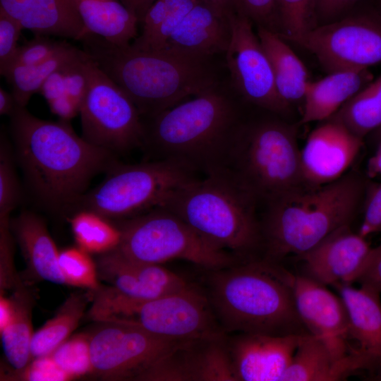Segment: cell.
Instances as JSON below:
<instances>
[{
  "label": "cell",
  "mask_w": 381,
  "mask_h": 381,
  "mask_svg": "<svg viewBox=\"0 0 381 381\" xmlns=\"http://www.w3.org/2000/svg\"><path fill=\"white\" fill-rule=\"evenodd\" d=\"M10 117L14 157L37 201L56 212L75 210L91 179L117 161L78 136L68 121L39 119L18 105Z\"/></svg>",
  "instance_id": "obj_1"
},
{
  "label": "cell",
  "mask_w": 381,
  "mask_h": 381,
  "mask_svg": "<svg viewBox=\"0 0 381 381\" xmlns=\"http://www.w3.org/2000/svg\"><path fill=\"white\" fill-rule=\"evenodd\" d=\"M243 99L230 81L143 119V148L153 159L168 160L209 174L224 167L246 117Z\"/></svg>",
  "instance_id": "obj_2"
},
{
  "label": "cell",
  "mask_w": 381,
  "mask_h": 381,
  "mask_svg": "<svg viewBox=\"0 0 381 381\" xmlns=\"http://www.w3.org/2000/svg\"><path fill=\"white\" fill-rule=\"evenodd\" d=\"M97 66L133 101L143 119L151 118L222 80L216 56L170 49L118 46L86 33L80 40Z\"/></svg>",
  "instance_id": "obj_3"
},
{
  "label": "cell",
  "mask_w": 381,
  "mask_h": 381,
  "mask_svg": "<svg viewBox=\"0 0 381 381\" xmlns=\"http://www.w3.org/2000/svg\"><path fill=\"white\" fill-rule=\"evenodd\" d=\"M211 272L207 297L224 332L310 334L296 308L295 275L278 262L252 260Z\"/></svg>",
  "instance_id": "obj_4"
},
{
  "label": "cell",
  "mask_w": 381,
  "mask_h": 381,
  "mask_svg": "<svg viewBox=\"0 0 381 381\" xmlns=\"http://www.w3.org/2000/svg\"><path fill=\"white\" fill-rule=\"evenodd\" d=\"M367 183L348 174L321 186L304 187L267 202L261 224L265 259L278 262L301 255L328 235L350 224Z\"/></svg>",
  "instance_id": "obj_5"
},
{
  "label": "cell",
  "mask_w": 381,
  "mask_h": 381,
  "mask_svg": "<svg viewBox=\"0 0 381 381\" xmlns=\"http://www.w3.org/2000/svg\"><path fill=\"white\" fill-rule=\"evenodd\" d=\"M257 200L224 169L197 179L172 193L161 206L213 244L237 255L262 244Z\"/></svg>",
  "instance_id": "obj_6"
},
{
  "label": "cell",
  "mask_w": 381,
  "mask_h": 381,
  "mask_svg": "<svg viewBox=\"0 0 381 381\" xmlns=\"http://www.w3.org/2000/svg\"><path fill=\"white\" fill-rule=\"evenodd\" d=\"M223 169L257 202H268L306 185L296 129L277 118L247 119Z\"/></svg>",
  "instance_id": "obj_7"
},
{
  "label": "cell",
  "mask_w": 381,
  "mask_h": 381,
  "mask_svg": "<svg viewBox=\"0 0 381 381\" xmlns=\"http://www.w3.org/2000/svg\"><path fill=\"white\" fill-rule=\"evenodd\" d=\"M91 317L99 322L133 325L174 340H191L225 333L207 296L190 284L159 298L135 301L110 287L95 293Z\"/></svg>",
  "instance_id": "obj_8"
},
{
  "label": "cell",
  "mask_w": 381,
  "mask_h": 381,
  "mask_svg": "<svg viewBox=\"0 0 381 381\" xmlns=\"http://www.w3.org/2000/svg\"><path fill=\"white\" fill-rule=\"evenodd\" d=\"M116 250L140 262L162 264L183 260L210 271L237 264L236 255L205 239L176 214L157 207L120 220Z\"/></svg>",
  "instance_id": "obj_9"
},
{
  "label": "cell",
  "mask_w": 381,
  "mask_h": 381,
  "mask_svg": "<svg viewBox=\"0 0 381 381\" xmlns=\"http://www.w3.org/2000/svg\"><path fill=\"white\" fill-rule=\"evenodd\" d=\"M107 174L83 195L75 210H93L110 219L130 218L161 207L178 189L199 179L188 167L160 159L135 164L116 162Z\"/></svg>",
  "instance_id": "obj_10"
},
{
  "label": "cell",
  "mask_w": 381,
  "mask_h": 381,
  "mask_svg": "<svg viewBox=\"0 0 381 381\" xmlns=\"http://www.w3.org/2000/svg\"><path fill=\"white\" fill-rule=\"evenodd\" d=\"M85 68L87 88L80 111L82 137L114 154L142 147L143 119L133 101L88 54Z\"/></svg>",
  "instance_id": "obj_11"
},
{
  "label": "cell",
  "mask_w": 381,
  "mask_h": 381,
  "mask_svg": "<svg viewBox=\"0 0 381 381\" xmlns=\"http://www.w3.org/2000/svg\"><path fill=\"white\" fill-rule=\"evenodd\" d=\"M293 42L314 54L328 73L368 69L381 63V14L377 9L348 14Z\"/></svg>",
  "instance_id": "obj_12"
},
{
  "label": "cell",
  "mask_w": 381,
  "mask_h": 381,
  "mask_svg": "<svg viewBox=\"0 0 381 381\" xmlns=\"http://www.w3.org/2000/svg\"><path fill=\"white\" fill-rule=\"evenodd\" d=\"M90 334L92 373L104 380H138L156 362L188 341L152 334L139 327L111 321Z\"/></svg>",
  "instance_id": "obj_13"
},
{
  "label": "cell",
  "mask_w": 381,
  "mask_h": 381,
  "mask_svg": "<svg viewBox=\"0 0 381 381\" xmlns=\"http://www.w3.org/2000/svg\"><path fill=\"white\" fill-rule=\"evenodd\" d=\"M231 37L225 52L230 83L243 100L277 115L289 111L279 96L270 61L246 16L234 12L229 16Z\"/></svg>",
  "instance_id": "obj_14"
},
{
  "label": "cell",
  "mask_w": 381,
  "mask_h": 381,
  "mask_svg": "<svg viewBox=\"0 0 381 381\" xmlns=\"http://www.w3.org/2000/svg\"><path fill=\"white\" fill-rule=\"evenodd\" d=\"M138 380L237 381L225 333L183 342Z\"/></svg>",
  "instance_id": "obj_15"
},
{
  "label": "cell",
  "mask_w": 381,
  "mask_h": 381,
  "mask_svg": "<svg viewBox=\"0 0 381 381\" xmlns=\"http://www.w3.org/2000/svg\"><path fill=\"white\" fill-rule=\"evenodd\" d=\"M294 289L297 313L310 334L337 359L359 353L351 342L347 313L339 295L305 274L295 275Z\"/></svg>",
  "instance_id": "obj_16"
},
{
  "label": "cell",
  "mask_w": 381,
  "mask_h": 381,
  "mask_svg": "<svg viewBox=\"0 0 381 381\" xmlns=\"http://www.w3.org/2000/svg\"><path fill=\"white\" fill-rule=\"evenodd\" d=\"M308 135L301 150V164L305 183L318 186L333 182L353 164L363 145L339 121L329 118Z\"/></svg>",
  "instance_id": "obj_17"
},
{
  "label": "cell",
  "mask_w": 381,
  "mask_h": 381,
  "mask_svg": "<svg viewBox=\"0 0 381 381\" xmlns=\"http://www.w3.org/2000/svg\"><path fill=\"white\" fill-rule=\"evenodd\" d=\"M372 250L366 238L354 233L349 224L299 257L304 263L305 275L325 286L336 287L357 282Z\"/></svg>",
  "instance_id": "obj_18"
},
{
  "label": "cell",
  "mask_w": 381,
  "mask_h": 381,
  "mask_svg": "<svg viewBox=\"0 0 381 381\" xmlns=\"http://www.w3.org/2000/svg\"><path fill=\"white\" fill-rule=\"evenodd\" d=\"M306 334L244 333L227 338L237 381H281Z\"/></svg>",
  "instance_id": "obj_19"
},
{
  "label": "cell",
  "mask_w": 381,
  "mask_h": 381,
  "mask_svg": "<svg viewBox=\"0 0 381 381\" xmlns=\"http://www.w3.org/2000/svg\"><path fill=\"white\" fill-rule=\"evenodd\" d=\"M0 8L35 35L80 41L86 34L73 0H0Z\"/></svg>",
  "instance_id": "obj_20"
},
{
  "label": "cell",
  "mask_w": 381,
  "mask_h": 381,
  "mask_svg": "<svg viewBox=\"0 0 381 381\" xmlns=\"http://www.w3.org/2000/svg\"><path fill=\"white\" fill-rule=\"evenodd\" d=\"M362 370H375V366L360 353L337 359L320 339L308 334L298 346L281 381L343 380Z\"/></svg>",
  "instance_id": "obj_21"
},
{
  "label": "cell",
  "mask_w": 381,
  "mask_h": 381,
  "mask_svg": "<svg viewBox=\"0 0 381 381\" xmlns=\"http://www.w3.org/2000/svg\"><path fill=\"white\" fill-rule=\"evenodd\" d=\"M230 37L229 18L198 1L171 35L164 49L216 56L225 54Z\"/></svg>",
  "instance_id": "obj_22"
},
{
  "label": "cell",
  "mask_w": 381,
  "mask_h": 381,
  "mask_svg": "<svg viewBox=\"0 0 381 381\" xmlns=\"http://www.w3.org/2000/svg\"><path fill=\"white\" fill-rule=\"evenodd\" d=\"M335 288L346 308L351 342L375 364L377 370L381 363L380 294L362 285L358 289L351 284Z\"/></svg>",
  "instance_id": "obj_23"
},
{
  "label": "cell",
  "mask_w": 381,
  "mask_h": 381,
  "mask_svg": "<svg viewBox=\"0 0 381 381\" xmlns=\"http://www.w3.org/2000/svg\"><path fill=\"white\" fill-rule=\"evenodd\" d=\"M10 226L30 272L40 279L66 284L59 266V252L42 219L24 211L10 220Z\"/></svg>",
  "instance_id": "obj_24"
},
{
  "label": "cell",
  "mask_w": 381,
  "mask_h": 381,
  "mask_svg": "<svg viewBox=\"0 0 381 381\" xmlns=\"http://www.w3.org/2000/svg\"><path fill=\"white\" fill-rule=\"evenodd\" d=\"M370 76L368 69H365L334 72L319 80H308L300 123L323 121L330 118L363 89Z\"/></svg>",
  "instance_id": "obj_25"
},
{
  "label": "cell",
  "mask_w": 381,
  "mask_h": 381,
  "mask_svg": "<svg viewBox=\"0 0 381 381\" xmlns=\"http://www.w3.org/2000/svg\"><path fill=\"white\" fill-rule=\"evenodd\" d=\"M86 33L118 45L131 44L138 36V20L119 0H73Z\"/></svg>",
  "instance_id": "obj_26"
},
{
  "label": "cell",
  "mask_w": 381,
  "mask_h": 381,
  "mask_svg": "<svg viewBox=\"0 0 381 381\" xmlns=\"http://www.w3.org/2000/svg\"><path fill=\"white\" fill-rule=\"evenodd\" d=\"M257 35L270 61L279 96L289 105L303 99L308 82L305 65L277 32L257 27Z\"/></svg>",
  "instance_id": "obj_27"
},
{
  "label": "cell",
  "mask_w": 381,
  "mask_h": 381,
  "mask_svg": "<svg viewBox=\"0 0 381 381\" xmlns=\"http://www.w3.org/2000/svg\"><path fill=\"white\" fill-rule=\"evenodd\" d=\"M14 311L8 325L0 331L6 360L13 378L30 362V345L33 335L31 322L32 298L23 285L15 289L11 296Z\"/></svg>",
  "instance_id": "obj_28"
},
{
  "label": "cell",
  "mask_w": 381,
  "mask_h": 381,
  "mask_svg": "<svg viewBox=\"0 0 381 381\" xmlns=\"http://www.w3.org/2000/svg\"><path fill=\"white\" fill-rule=\"evenodd\" d=\"M198 0H156L141 21V30L131 44L142 50L162 49Z\"/></svg>",
  "instance_id": "obj_29"
},
{
  "label": "cell",
  "mask_w": 381,
  "mask_h": 381,
  "mask_svg": "<svg viewBox=\"0 0 381 381\" xmlns=\"http://www.w3.org/2000/svg\"><path fill=\"white\" fill-rule=\"evenodd\" d=\"M87 299L82 294H72L55 316L33 334L30 345L32 359L50 355L69 338L83 316Z\"/></svg>",
  "instance_id": "obj_30"
},
{
  "label": "cell",
  "mask_w": 381,
  "mask_h": 381,
  "mask_svg": "<svg viewBox=\"0 0 381 381\" xmlns=\"http://www.w3.org/2000/svg\"><path fill=\"white\" fill-rule=\"evenodd\" d=\"M83 52V49L69 44L62 51L42 63L12 67L5 78L11 85V93L17 104L25 107L30 97L40 92L50 75L79 58Z\"/></svg>",
  "instance_id": "obj_31"
},
{
  "label": "cell",
  "mask_w": 381,
  "mask_h": 381,
  "mask_svg": "<svg viewBox=\"0 0 381 381\" xmlns=\"http://www.w3.org/2000/svg\"><path fill=\"white\" fill-rule=\"evenodd\" d=\"M78 247L90 254H104L118 248L121 231L110 219L93 210L80 209L70 219Z\"/></svg>",
  "instance_id": "obj_32"
},
{
  "label": "cell",
  "mask_w": 381,
  "mask_h": 381,
  "mask_svg": "<svg viewBox=\"0 0 381 381\" xmlns=\"http://www.w3.org/2000/svg\"><path fill=\"white\" fill-rule=\"evenodd\" d=\"M331 118L363 138L381 126V105L365 87Z\"/></svg>",
  "instance_id": "obj_33"
},
{
  "label": "cell",
  "mask_w": 381,
  "mask_h": 381,
  "mask_svg": "<svg viewBox=\"0 0 381 381\" xmlns=\"http://www.w3.org/2000/svg\"><path fill=\"white\" fill-rule=\"evenodd\" d=\"M279 35L294 42L316 27L318 0H276Z\"/></svg>",
  "instance_id": "obj_34"
},
{
  "label": "cell",
  "mask_w": 381,
  "mask_h": 381,
  "mask_svg": "<svg viewBox=\"0 0 381 381\" xmlns=\"http://www.w3.org/2000/svg\"><path fill=\"white\" fill-rule=\"evenodd\" d=\"M59 266L66 284L95 291L101 286L97 267L90 254L78 246L59 251Z\"/></svg>",
  "instance_id": "obj_35"
},
{
  "label": "cell",
  "mask_w": 381,
  "mask_h": 381,
  "mask_svg": "<svg viewBox=\"0 0 381 381\" xmlns=\"http://www.w3.org/2000/svg\"><path fill=\"white\" fill-rule=\"evenodd\" d=\"M50 356L71 380L92 373L90 334H78L68 338Z\"/></svg>",
  "instance_id": "obj_36"
},
{
  "label": "cell",
  "mask_w": 381,
  "mask_h": 381,
  "mask_svg": "<svg viewBox=\"0 0 381 381\" xmlns=\"http://www.w3.org/2000/svg\"><path fill=\"white\" fill-rule=\"evenodd\" d=\"M11 147L4 135L1 134L0 146V220L10 219L11 212L21 198L20 184L14 167Z\"/></svg>",
  "instance_id": "obj_37"
},
{
  "label": "cell",
  "mask_w": 381,
  "mask_h": 381,
  "mask_svg": "<svg viewBox=\"0 0 381 381\" xmlns=\"http://www.w3.org/2000/svg\"><path fill=\"white\" fill-rule=\"evenodd\" d=\"M68 44L66 41L56 40L49 36L35 35L32 40L19 46L12 67L33 66L42 63L62 51Z\"/></svg>",
  "instance_id": "obj_38"
},
{
  "label": "cell",
  "mask_w": 381,
  "mask_h": 381,
  "mask_svg": "<svg viewBox=\"0 0 381 381\" xmlns=\"http://www.w3.org/2000/svg\"><path fill=\"white\" fill-rule=\"evenodd\" d=\"M23 29L16 19L0 8V73L4 77L14 63L19 47L18 41Z\"/></svg>",
  "instance_id": "obj_39"
},
{
  "label": "cell",
  "mask_w": 381,
  "mask_h": 381,
  "mask_svg": "<svg viewBox=\"0 0 381 381\" xmlns=\"http://www.w3.org/2000/svg\"><path fill=\"white\" fill-rule=\"evenodd\" d=\"M21 285L13 267V238L10 219L0 220V287L16 289Z\"/></svg>",
  "instance_id": "obj_40"
},
{
  "label": "cell",
  "mask_w": 381,
  "mask_h": 381,
  "mask_svg": "<svg viewBox=\"0 0 381 381\" xmlns=\"http://www.w3.org/2000/svg\"><path fill=\"white\" fill-rule=\"evenodd\" d=\"M236 11L249 18L257 27L279 34L276 0H236Z\"/></svg>",
  "instance_id": "obj_41"
},
{
  "label": "cell",
  "mask_w": 381,
  "mask_h": 381,
  "mask_svg": "<svg viewBox=\"0 0 381 381\" xmlns=\"http://www.w3.org/2000/svg\"><path fill=\"white\" fill-rule=\"evenodd\" d=\"M363 218L358 233L366 238L381 231V183H367Z\"/></svg>",
  "instance_id": "obj_42"
},
{
  "label": "cell",
  "mask_w": 381,
  "mask_h": 381,
  "mask_svg": "<svg viewBox=\"0 0 381 381\" xmlns=\"http://www.w3.org/2000/svg\"><path fill=\"white\" fill-rule=\"evenodd\" d=\"M28 381H66L71 377L55 363L50 355L32 358L28 365L13 377Z\"/></svg>",
  "instance_id": "obj_43"
},
{
  "label": "cell",
  "mask_w": 381,
  "mask_h": 381,
  "mask_svg": "<svg viewBox=\"0 0 381 381\" xmlns=\"http://www.w3.org/2000/svg\"><path fill=\"white\" fill-rule=\"evenodd\" d=\"M362 0H318V21L322 24L337 20L349 12Z\"/></svg>",
  "instance_id": "obj_44"
},
{
  "label": "cell",
  "mask_w": 381,
  "mask_h": 381,
  "mask_svg": "<svg viewBox=\"0 0 381 381\" xmlns=\"http://www.w3.org/2000/svg\"><path fill=\"white\" fill-rule=\"evenodd\" d=\"M65 66L56 70L49 76V78L43 83L40 90V93H41V95L47 100L48 105L59 101H68L80 108V107L72 101L66 95L65 75L64 71V68Z\"/></svg>",
  "instance_id": "obj_45"
},
{
  "label": "cell",
  "mask_w": 381,
  "mask_h": 381,
  "mask_svg": "<svg viewBox=\"0 0 381 381\" xmlns=\"http://www.w3.org/2000/svg\"><path fill=\"white\" fill-rule=\"evenodd\" d=\"M357 282L381 294V245L373 248L366 265Z\"/></svg>",
  "instance_id": "obj_46"
},
{
  "label": "cell",
  "mask_w": 381,
  "mask_h": 381,
  "mask_svg": "<svg viewBox=\"0 0 381 381\" xmlns=\"http://www.w3.org/2000/svg\"><path fill=\"white\" fill-rule=\"evenodd\" d=\"M138 20L139 23L156 0H119Z\"/></svg>",
  "instance_id": "obj_47"
},
{
  "label": "cell",
  "mask_w": 381,
  "mask_h": 381,
  "mask_svg": "<svg viewBox=\"0 0 381 381\" xmlns=\"http://www.w3.org/2000/svg\"><path fill=\"white\" fill-rule=\"evenodd\" d=\"M222 16L229 17L236 11V0H198Z\"/></svg>",
  "instance_id": "obj_48"
},
{
  "label": "cell",
  "mask_w": 381,
  "mask_h": 381,
  "mask_svg": "<svg viewBox=\"0 0 381 381\" xmlns=\"http://www.w3.org/2000/svg\"><path fill=\"white\" fill-rule=\"evenodd\" d=\"M366 175L370 179L381 177V140L377 142L375 152L368 161Z\"/></svg>",
  "instance_id": "obj_49"
},
{
  "label": "cell",
  "mask_w": 381,
  "mask_h": 381,
  "mask_svg": "<svg viewBox=\"0 0 381 381\" xmlns=\"http://www.w3.org/2000/svg\"><path fill=\"white\" fill-rule=\"evenodd\" d=\"M14 311L12 298H6L3 294L0 297V331L3 330L11 320Z\"/></svg>",
  "instance_id": "obj_50"
},
{
  "label": "cell",
  "mask_w": 381,
  "mask_h": 381,
  "mask_svg": "<svg viewBox=\"0 0 381 381\" xmlns=\"http://www.w3.org/2000/svg\"><path fill=\"white\" fill-rule=\"evenodd\" d=\"M18 104L12 95L0 87V114L11 116L15 111Z\"/></svg>",
  "instance_id": "obj_51"
},
{
  "label": "cell",
  "mask_w": 381,
  "mask_h": 381,
  "mask_svg": "<svg viewBox=\"0 0 381 381\" xmlns=\"http://www.w3.org/2000/svg\"><path fill=\"white\" fill-rule=\"evenodd\" d=\"M375 100L381 105V75L366 86Z\"/></svg>",
  "instance_id": "obj_52"
},
{
  "label": "cell",
  "mask_w": 381,
  "mask_h": 381,
  "mask_svg": "<svg viewBox=\"0 0 381 381\" xmlns=\"http://www.w3.org/2000/svg\"><path fill=\"white\" fill-rule=\"evenodd\" d=\"M372 133H373L375 139L377 142L381 140V126Z\"/></svg>",
  "instance_id": "obj_53"
},
{
  "label": "cell",
  "mask_w": 381,
  "mask_h": 381,
  "mask_svg": "<svg viewBox=\"0 0 381 381\" xmlns=\"http://www.w3.org/2000/svg\"><path fill=\"white\" fill-rule=\"evenodd\" d=\"M377 370V373L376 378L378 380H381V363Z\"/></svg>",
  "instance_id": "obj_54"
},
{
  "label": "cell",
  "mask_w": 381,
  "mask_h": 381,
  "mask_svg": "<svg viewBox=\"0 0 381 381\" xmlns=\"http://www.w3.org/2000/svg\"><path fill=\"white\" fill-rule=\"evenodd\" d=\"M377 8H376L381 14V0H377Z\"/></svg>",
  "instance_id": "obj_55"
},
{
  "label": "cell",
  "mask_w": 381,
  "mask_h": 381,
  "mask_svg": "<svg viewBox=\"0 0 381 381\" xmlns=\"http://www.w3.org/2000/svg\"><path fill=\"white\" fill-rule=\"evenodd\" d=\"M380 245H381V243H380Z\"/></svg>",
  "instance_id": "obj_56"
}]
</instances>
